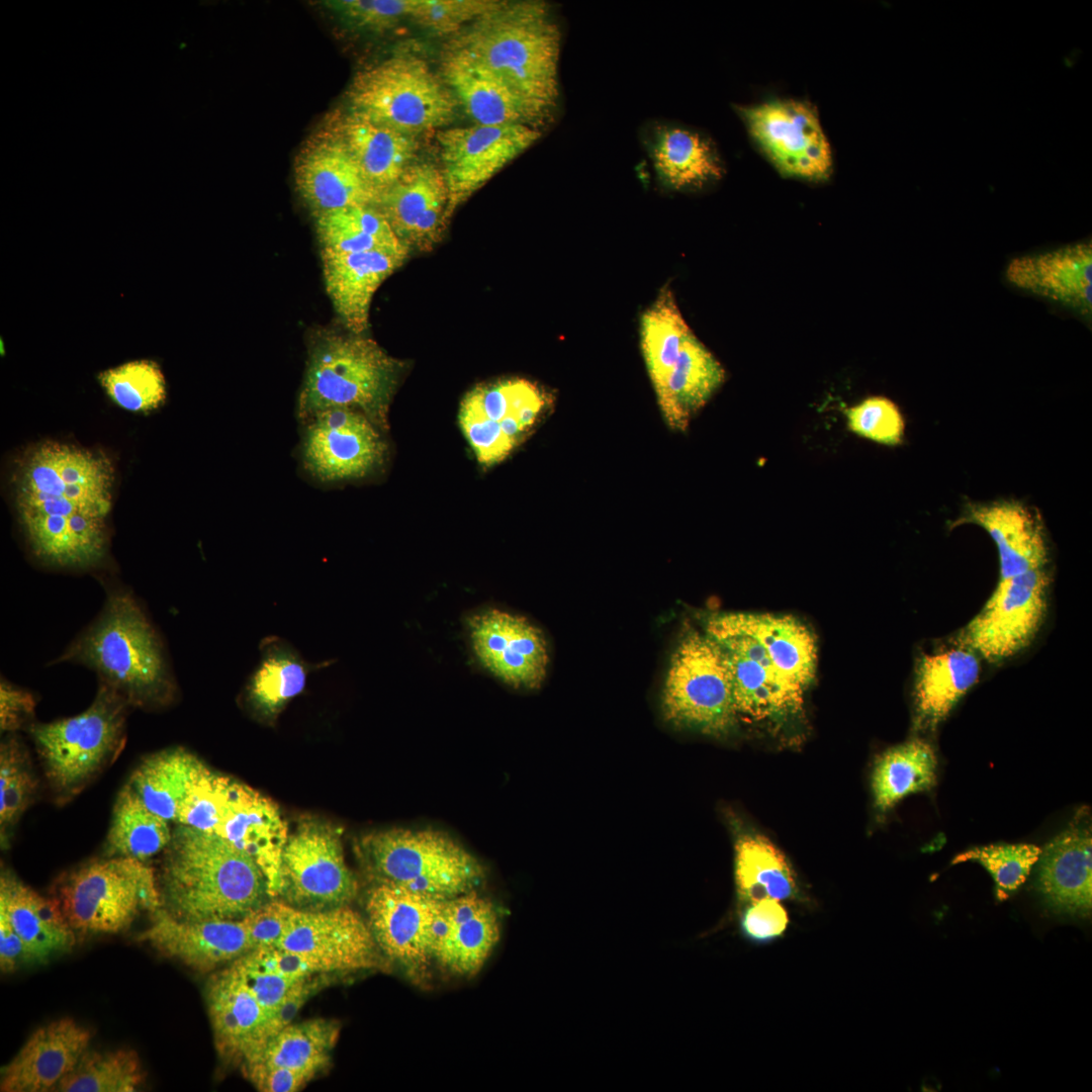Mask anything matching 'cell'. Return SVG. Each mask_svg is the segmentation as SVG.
I'll return each instance as SVG.
<instances>
[{
  "instance_id": "51",
  "label": "cell",
  "mask_w": 1092,
  "mask_h": 1092,
  "mask_svg": "<svg viewBox=\"0 0 1092 1092\" xmlns=\"http://www.w3.org/2000/svg\"><path fill=\"white\" fill-rule=\"evenodd\" d=\"M231 779L203 764L188 787L176 822L214 833L228 797Z\"/></svg>"
},
{
  "instance_id": "60",
  "label": "cell",
  "mask_w": 1092,
  "mask_h": 1092,
  "mask_svg": "<svg viewBox=\"0 0 1092 1092\" xmlns=\"http://www.w3.org/2000/svg\"><path fill=\"white\" fill-rule=\"evenodd\" d=\"M243 1072L259 1091L264 1092H294L315 1077L307 1071L262 1065H253Z\"/></svg>"
},
{
  "instance_id": "61",
  "label": "cell",
  "mask_w": 1092,
  "mask_h": 1092,
  "mask_svg": "<svg viewBox=\"0 0 1092 1092\" xmlns=\"http://www.w3.org/2000/svg\"><path fill=\"white\" fill-rule=\"evenodd\" d=\"M336 973H324L313 975L298 981L289 991L284 1001L273 1015L274 1034L286 1025L293 1022L295 1015L304 1003L316 992L333 982Z\"/></svg>"
},
{
  "instance_id": "48",
  "label": "cell",
  "mask_w": 1092,
  "mask_h": 1092,
  "mask_svg": "<svg viewBox=\"0 0 1092 1092\" xmlns=\"http://www.w3.org/2000/svg\"><path fill=\"white\" fill-rule=\"evenodd\" d=\"M38 779L25 743L15 734H6L0 745V842L10 843L12 831L34 802Z\"/></svg>"
},
{
  "instance_id": "21",
  "label": "cell",
  "mask_w": 1092,
  "mask_h": 1092,
  "mask_svg": "<svg viewBox=\"0 0 1092 1092\" xmlns=\"http://www.w3.org/2000/svg\"><path fill=\"white\" fill-rule=\"evenodd\" d=\"M206 1003L218 1056L244 1071L260 1058L274 1034L273 1014L256 999L233 963L210 976Z\"/></svg>"
},
{
  "instance_id": "17",
  "label": "cell",
  "mask_w": 1092,
  "mask_h": 1092,
  "mask_svg": "<svg viewBox=\"0 0 1092 1092\" xmlns=\"http://www.w3.org/2000/svg\"><path fill=\"white\" fill-rule=\"evenodd\" d=\"M706 633L724 651L737 717L780 725L802 712L806 689L781 674L754 639L710 624Z\"/></svg>"
},
{
  "instance_id": "1",
  "label": "cell",
  "mask_w": 1092,
  "mask_h": 1092,
  "mask_svg": "<svg viewBox=\"0 0 1092 1092\" xmlns=\"http://www.w3.org/2000/svg\"><path fill=\"white\" fill-rule=\"evenodd\" d=\"M13 481L17 517L38 559L88 567L103 558L114 484L106 455L44 441L20 456Z\"/></svg>"
},
{
  "instance_id": "56",
  "label": "cell",
  "mask_w": 1092,
  "mask_h": 1092,
  "mask_svg": "<svg viewBox=\"0 0 1092 1092\" xmlns=\"http://www.w3.org/2000/svg\"><path fill=\"white\" fill-rule=\"evenodd\" d=\"M240 960L247 966L275 972L295 980L332 973L325 965L312 958L280 947L255 948Z\"/></svg>"
},
{
  "instance_id": "50",
  "label": "cell",
  "mask_w": 1092,
  "mask_h": 1092,
  "mask_svg": "<svg viewBox=\"0 0 1092 1092\" xmlns=\"http://www.w3.org/2000/svg\"><path fill=\"white\" fill-rule=\"evenodd\" d=\"M1040 853L1033 844H991L958 854L951 863L980 862L995 881L998 901H1004L1026 881Z\"/></svg>"
},
{
  "instance_id": "19",
  "label": "cell",
  "mask_w": 1092,
  "mask_h": 1092,
  "mask_svg": "<svg viewBox=\"0 0 1092 1092\" xmlns=\"http://www.w3.org/2000/svg\"><path fill=\"white\" fill-rule=\"evenodd\" d=\"M472 651L493 676L516 689H537L546 677L549 654L542 631L525 617L499 609L467 621Z\"/></svg>"
},
{
  "instance_id": "18",
  "label": "cell",
  "mask_w": 1092,
  "mask_h": 1092,
  "mask_svg": "<svg viewBox=\"0 0 1092 1092\" xmlns=\"http://www.w3.org/2000/svg\"><path fill=\"white\" fill-rule=\"evenodd\" d=\"M444 902L403 887L375 884L366 911L380 951L411 971L425 970L433 961Z\"/></svg>"
},
{
  "instance_id": "34",
  "label": "cell",
  "mask_w": 1092,
  "mask_h": 1092,
  "mask_svg": "<svg viewBox=\"0 0 1092 1092\" xmlns=\"http://www.w3.org/2000/svg\"><path fill=\"white\" fill-rule=\"evenodd\" d=\"M708 624L750 636L781 674L805 689L812 682L817 665L816 639L795 617L727 613L714 616Z\"/></svg>"
},
{
  "instance_id": "41",
  "label": "cell",
  "mask_w": 1092,
  "mask_h": 1092,
  "mask_svg": "<svg viewBox=\"0 0 1092 1092\" xmlns=\"http://www.w3.org/2000/svg\"><path fill=\"white\" fill-rule=\"evenodd\" d=\"M937 758L933 747L913 739L877 757L872 774L874 803L885 814L904 797L935 785Z\"/></svg>"
},
{
  "instance_id": "5",
  "label": "cell",
  "mask_w": 1092,
  "mask_h": 1092,
  "mask_svg": "<svg viewBox=\"0 0 1092 1092\" xmlns=\"http://www.w3.org/2000/svg\"><path fill=\"white\" fill-rule=\"evenodd\" d=\"M401 371L402 363L374 340L321 331L308 347L297 417L304 421L325 410L349 407L385 432Z\"/></svg>"
},
{
  "instance_id": "37",
  "label": "cell",
  "mask_w": 1092,
  "mask_h": 1092,
  "mask_svg": "<svg viewBox=\"0 0 1092 1092\" xmlns=\"http://www.w3.org/2000/svg\"><path fill=\"white\" fill-rule=\"evenodd\" d=\"M260 659L244 688L252 712L272 720L306 686L308 674L331 665V660L308 662L286 639L270 635L259 644Z\"/></svg>"
},
{
  "instance_id": "7",
  "label": "cell",
  "mask_w": 1092,
  "mask_h": 1092,
  "mask_svg": "<svg viewBox=\"0 0 1092 1092\" xmlns=\"http://www.w3.org/2000/svg\"><path fill=\"white\" fill-rule=\"evenodd\" d=\"M52 897L77 936L121 932L143 913L162 908L155 870L123 856L92 860L64 874Z\"/></svg>"
},
{
  "instance_id": "16",
  "label": "cell",
  "mask_w": 1092,
  "mask_h": 1092,
  "mask_svg": "<svg viewBox=\"0 0 1092 1092\" xmlns=\"http://www.w3.org/2000/svg\"><path fill=\"white\" fill-rule=\"evenodd\" d=\"M541 130L523 124L450 127L437 131L449 202L447 219L455 209L507 164L530 148Z\"/></svg>"
},
{
  "instance_id": "27",
  "label": "cell",
  "mask_w": 1092,
  "mask_h": 1092,
  "mask_svg": "<svg viewBox=\"0 0 1092 1092\" xmlns=\"http://www.w3.org/2000/svg\"><path fill=\"white\" fill-rule=\"evenodd\" d=\"M1036 886L1056 914L1088 917L1092 907L1091 828L1079 812L1039 855Z\"/></svg>"
},
{
  "instance_id": "32",
  "label": "cell",
  "mask_w": 1092,
  "mask_h": 1092,
  "mask_svg": "<svg viewBox=\"0 0 1092 1092\" xmlns=\"http://www.w3.org/2000/svg\"><path fill=\"white\" fill-rule=\"evenodd\" d=\"M1006 278L1018 288L1091 314V242L1016 257L1007 266Z\"/></svg>"
},
{
  "instance_id": "29",
  "label": "cell",
  "mask_w": 1092,
  "mask_h": 1092,
  "mask_svg": "<svg viewBox=\"0 0 1092 1092\" xmlns=\"http://www.w3.org/2000/svg\"><path fill=\"white\" fill-rule=\"evenodd\" d=\"M500 935L493 905L475 890L445 900L433 961L452 975H475Z\"/></svg>"
},
{
  "instance_id": "39",
  "label": "cell",
  "mask_w": 1092,
  "mask_h": 1092,
  "mask_svg": "<svg viewBox=\"0 0 1092 1092\" xmlns=\"http://www.w3.org/2000/svg\"><path fill=\"white\" fill-rule=\"evenodd\" d=\"M655 171L669 188H696L723 175L720 158L702 134L676 126L656 131L650 148Z\"/></svg>"
},
{
  "instance_id": "55",
  "label": "cell",
  "mask_w": 1092,
  "mask_h": 1092,
  "mask_svg": "<svg viewBox=\"0 0 1092 1092\" xmlns=\"http://www.w3.org/2000/svg\"><path fill=\"white\" fill-rule=\"evenodd\" d=\"M789 915L779 900L764 898L747 904L740 919L743 936L754 943H769L784 935Z\"/></svg>"
},
{
  "instance_id": "53",
  "label": "cell",
  "mask_w": 1092,
  "mask_h": 1092,
  "mask_svg": "<svg viewBox=\"0 0 1092 1092\" xmlns=\"http://www.w3.org/2000/svg\"><path fill=\"white\" fill-rule=\"evenodd\" d=\"M849 429L856 435L886 446L903 441L905 422L891 399L871 396L846 412Z\"/></svg>"
},
{
  "instance_id": "10",
  "label": "cell",
  "mask_w": 1092,
  "mask_h": 1092,
  "mask_svg": "<svg viewBox=\"0 0 1092 1092\" xmlns=\"http://www.w3.org/2000/svg\"><path fill=\"white\" fill-rule=\"evenodd\" d=\"M664 719L674 727L725 736L735 727L730 673L723 649L707 633L690 632L670 658L662 693Z\"/></svg>"
},
{
  "instance_id": "23",
  "label": "cell",
  "mask_w": 1092,
  "mask_h": 1092,
  "mask_svg": "<svg viewBox=\"0 0 1092 1092\" xmlns=\"http://www.w3.org/2000/svg\"><path fill=\"white\" fill-rule=\"evenodd\" d=\"M449 193L442 169L415 162L380 193L376 207L410 251H429L446 225Z\"/></svg>"
},
{
  "instance_id": "2",
  "label": "cell",
  "mask_w": 1092,
  "mask_h": 1092,
  "mask_svg": "<svg viewBox=\"0 0 1092 1092\" xmlns=\"http://www.w3.org/2000/svg\"><path fill=\"white\" fill-rule=\"evenodd\" d=\"M162 908L188 921L236 920L270 898L256 860L226 839L179 824L158 876Z\"/></svg>"
},
{
  "instance_id": "8",
  "label": "cell",
  "mask_w": 1092,
  "mask_h": 1092,
  "mask_svg": "<svg viewBox=\"0 0 1092 1092\" xmlns=\"http://www.w3.org/2000/svg\"><path fill=\"white\" fill-rule=\"evenodd\" d=\"M363 862L376 884H390L439 899L475 890L483 866L462 845L431 829L370 833L360 844Z\"/></svg>"
},
{
  "instance_id": "13",
  "label": "cell",
  "mask_w": 1092,
  "mask_h": 1092,
  "mask_svg": "<svg viewBox=\"0 0 1092 1092\" xmlns=\"http://www.w3.org/2000/svg\"><path fill=\"white\" fill-rule=\"evenodd\" d=\"M738 111L753 141L782 174L811 181L830 176L831 148L810 103L771 99Z\"/></svg>"
},
{
  "instance_id": "45",
  "label": "cell",
  "mask_w": 1092,
  "mask_h": 1092,
  "mask_svg": "<svg viewBox=\"0 0 1092 1092\" xmlns=\"http://www.w3.org/2000/svg\"><path fill=\"white\" fill-rule=\"evenodd\" d=\"M339 1034L340 1024L333 1019L291 1022L268 1039L260 1058L249 1067H283L316 1076L330 1065Z\"/></svg>"
},
{
  "instance_id": "3",
  "label": "cell",
  "mask_w": 1092,
  "mask_h": 1092,
  "mask_svg": "<svg viewBox=\"0 0 1092 1092\" xmlns=\"http://www.w3.org/2000/svg\"><path fill=\"white\" fill-rule=\"evenodd\" d=\"M83 664L130 707L156 710L177 693L162 640L135 599L111 592L100 615L56 662Z\"/></svg>"
},
{
  "instance_id": "12",
  "label": "cell",
  "mask_w": 1092,
  "mask_h": 1092,
  "mask_svg": "<svg viewBox=\"0 0 1092 1092\" xmlns=\"http://www.w3.org/2000/svg\"><path fill=\"white\" fill-rule=\"evenodd\" d=\"M1050 584L1045 567L999 579L982 610L962 630L961 645L992 663L1028 647L1044 622Z\"/></svg>"
},
{
  "instance_id": "33",
  "label": "cell",
  "mask_w": 1092,
  "mask_h": 1092,
  "mask_svg": "<svg viewBox=\"0 0 1092 1092\" xmlns=\"http://www.w3.org/2000/svg\"><path fill=\"white\" fill-rule=\"evenodd\" d=\"M0 914L22 939L27 964L44 963L77 942L56 899L41 896L6 869L0 877Z\"/></svg>"
},
{
  "instance_id": "31",
  "label": "cell",
  "mask_w": 1092,
  "mask_h": 1092,
  "mask_svg": "<svg viewBox=\"0 0 1092 1092\" xmlns=\"http://www.w3.org/2000/svg\"><path fill=\"white\" fill-rule=\"evenodd\" d=\"M407 256L385 251H321L326 290L336 313L350 333L363 335L367 330L375 292Z\"/></svg>"
},
{
  "instance_id": "26",
  "label": "cell",
  "mask_w": 1092,
  "mask_h": 1092,
  "mask_svg": "<svg viewBox=\"0 0 1092 1092\" xmlns=\"http://www.w3.org/2000/svg\"><path fill=\"white\" fill-rule=\"evenodd\" d=\"M213 834L252 856L266 877L270 898L278 897L281 858L289 835L287 823L275 803L231 779Z\"/></svg>"
},
{
  "instance_id": "49",
  "label": "cell",
  "mask_w": 1092,
  "mask_h": 1092,
  "mask_svg": "<svg viewBox=\"0 0 1092 1092\" xmlns=\"http://www.w3.org/2000/svg\"><path fill=\"white\" fill-rule=\"evenodd\" d=\"M98 379L111 399L126 411L151 412L166 400V380L153 360L123 363L100 372Z\"/></svg>"
},
{
  "instance_id": "36",
  "label": "cell",
  "mask_w": 1092,
  "mask_h": 1092,
  "mask_svg": "<svg viewBox=\"0 0 1092 1092\" xmlns=\"http://www.w3.org/2000/svg\"><path fill=\"white\" fill-rule=\"evenodd\" d=\"M977 653L965 646L922 655L914 682L915 727L934 731L979 680Z\"/></svg>"
},
{
  "instance_id": "46",
  "label": "cell",
  "mask_w": 1092,
  "mask_h": 1092,
  "mask_svg": "<svg viewBox=\"0 0 1092 1092\" xmlns=\"http://www.w3.org/2000/svg\"><path fill=\"white\" fill-rule=\"evenodd\" d=\"M691 333L672 291L662 289L640 320L641 351L655 393L663 386Z\"/></svg>"
},
{
  "instance_id": "57",
  "label": "cell",
  "mask_w": 1092,
  "mask_h": 1092,
  "mask_svg": "<svg viewBox=\"0 0 1092 1092\" xmlns=\"http://www.w3.org/2000/svg\"><path fill=\"white\" fill-rule=\"evenodd\" d=\"M294 907L273 900L253 910L242 921L255 948L275 947L286 932Z\"/></svg>"
},
{
  "instance_id": "40",
  "label": "cell",
  "mask_w": 1092,
  "mask_h": 1092,
  "mask_svg": "<svg viewBox=\"0 0 1092 1092\" xmlns=\"http://www.w3.org/2000/svg\"><path fill=\"white\" fill-rule=\"evenodd\" d=\"M735 883L746 904L769 898L794 899L799 889L794 871L783 852L759 834L743 833L735 842Z\"/></svg>"
},
{
  "instance_id": "22",
  "label": "cell",
  "mask_w": 1092,
  "mask_h": 1092,
  "mask_svg": "<svg viewBox=\"0 0 1092 1092\" xmlns=\"http://www.w3.org/2000/svg\"><path fill=\"white\" fill-rule=\"evenodd\" d=\"M294 181L314 215L349 206H376L379 199V193L329 126L311 136L298 153Z\"/></svg>"
},
{
  "instance_id": "25",
  "label": "cell",
  "mask_w": 1092,
  "mask_h": 1092,
  "mask_svg": "<svg viewBox=\"0 0 1092 1092\" xmlns=\"http://www.w3.org/2000/svg\"><path fill=\"white\" fill-rule=\"evenodd\" d=\"M441 77L467 115L482 125L523 124L539 128L552 109L514 90L502 78L468 57L444 50Z\"/></svg>"
},
{
  "instance_id": "30",
  "label": "cell",
  "mask_w": 1092,
  "mask_h": 1092,
  "mask_svg": "<svg viewBox=\"0 0 1092 1092\" xmlns=\"http://www.w3.org/2000/svg\"><path fill=\"white\" fill-rule=\"evenodd\" d=\"M983 528L994 541L1004 579L1029 570L1044 568L1049 547L1039 515L1017 500L969 503L954 523Z\"/></svg>"
},
{
  "instance_id": "62",
  "label": "cell",
  "mask_w": 1092,
  "mask_h": 1092,
  "mask_svg": "<svg viewBox=\"0 0 1092 1092\" xmlns=\"http://www.w3.org/2000/svg\"><path fill=\"white\" fill-rule=\"evenodd\" d=\"M23 964H27L23 941L8 919L0 914V969L2 973H11Z\"/></svg>"
},
{
  "instance_id": "54",
  "label": "cell",
  "mask_w": 1092,
  "mask_h": 1092,
  "mask_svg": "<svg viewBox=\"0 0 1092 1092\" xmlns=\"http://www.w3.org/2000/svg\"><path fill=\"white\" fill-rule=\"evenodd\" d=\"M322 4L355 28L381 31L411 19L416 0H335Z\"/></svg>"
},
{
  "instance_id": "20",
  "label": "cell",
  "mask_w": 1092,
  "mask_h": 1092,
  "mask_svg": "<svg viewBox=\"0 0 1092 1092\" xmlns=\"http://www.w3.org/2000/svg\"><path fill=\"white\" fill-rule=\"evenodd\" d=\"M275 947L305 954L337 974L379 967L381 959L368 922L348 905L317 911L294 908Z\"/></svg>"
},
{
  "instance_id": "43",
  "label": "cell",
  "mask_w": 1092,
  "mask_h": 1092,
  "mask_svg": "<svg viewBox=\"0 0 1092 1092\" xmlns=\"http://www.w3.org/2000/svg\"><path fill=\"white\" fill-rule=\"evenodd\" d=\"M321 251L361 253L385 251L410 254L376 206H349L314 215Z\"/></svg>"
},
{
  "instance_id": "59",
  "label": "cell",
  "mask_w": 1092,
  "mask_h": 1092,
  "mask_svg": "<svg viewBox=\"0 0 1092 1092\" xmlns=\"http://www.w3.org/2000/svg\"><path fill=\"white\" fill-rule=\"evenodd\" d=\"M36 701L26 690L17 688L6 679L0 685V729L5 734L15 733L32 724Z\"/></svg>"
},
{
  "instance_id": "11",
  "label": "cell",
  "mask_w": 1092,
  "mask_h": 1092,
  "mask_svg": "<svg viewBox=\"0 0 1092 1092\" xmlns=\"http://www.w3.org/2000/svg\"><path fill=\"white\" fill-rule=\"evenodd\" d=\"M358 893L340 834L320 822H303L288 836L280 866L278 897L299 910L347 906Z\"/></svg>"
},
{
  "instance_id": "9",
  "label": "cell",
  "mask_w": 1092,
  "mask_h": 1092,
  "mask_svg": "<svg viewBox=\"0 0 1092 1092\" xmlns=\"http://www.w3.org/2000/svg\"><path fill=\"white\" fill-rule=\"evenodd\" d=\"M347 99L350 111L413 136L450 124L457 107L441 75L405 53L358 72Z\"/></svg>"
},
{
  "instance_id": "24",
  "label": "cell",
  "mask_w": 1092,
  "mask_h": 1092,
  "mask_svg": "<svg viewBox=\"0 0 1092 1092\" xmlns=\"http://www.w3.org/2000/svg\"><path fill=\"white\" fill-rule=\"evenodd\" d=\"M151 916L138 940L197 972L219 970L254 949L242 919L180 920L163 908Z\"/></svg>"
},
{
  "instance_id": "42",
  "label": "cell",
  "mask_w": 1092,
  "mask_h": 1092,
  "mask_svg": "<svg viewBox=\"0 0 1092 1092\" xmlns=\"http://www.w3.org/2000/svg\"><path fill=\"white\" fill-rule=\"evenodd\" d=\"M203 764L184 748L164 749L147 756L128 784L151 811L176 822L188 787Z\"/></svg>"
},
{
  "instance_id": "15",
  "label": "cell",
  "mask_w": 1092,
  "mask_h": 1092,
  "mask_svg": "<svg viewBox=\"0 0 1092 1092\" xmlns=\"http://www.w3.org/2000/svg\"><path fill=\"white\" fill-rule=\"evenodd\" d=\"M300 455L305 470L322 482L364 477L384 460L387 445L364 414L349 407L318 412L306 420Z\"/></svg>"
},
{
  "instance_id": "28",
  "label": "cell",
  "mask_w": 1092,
  "mask_h": 1092,
  "mask_svg": "<svg viewBox=\"0 0 1092 1092\" xmlns=\"http://www.w3.org/2000/svg\"><path fill=\"white\" fill-rule=\"evenodd\" d=\"M90 1031L65 1017L37 1028L1 1069L2 1092L54 1091L87 1051Z\"/></svg>"
},
{
  "instance_id": "6",
  "label": "cell",
  "mask_w": 1092,
  "mask_h": 1092,
  "mask_svg": "<svg viewBox=\"0 0 1092 1092\" xmlns=\"http://www.w3.org/2000/svg\"><path fill=\"white\" fill-rule=\"evenodd\" d=\"M129 707L121 695L100 682L82 713L27 728L57 804L73 800L117 758L125 743Z\"/></svg>"
},
{
  "instance_id": "14",
  "label": "cell",
  "mask_w": 1092,
  "mask_h": 1092,
  "mask_svg": "<svg viewBox=\"0 0 1092 1092\" xmlns=\"http://www.w3.org/2000/svg\"><path fill=\"white\" fill-rule=\"evenodd\" d=\"M546 404L545 394L523 378L477 385L462 398L458 420L483 466L504 460L533 428Z\"/></svg>"
},
{
  "instance_id": "52",
  "label": "cell",
  "mask_w": 1092,
  "mask_h": 1092,
  "mask_svg": "<svg viewBox=\"0 0 1092 1092\" xmlns=\"http://www.w3.org/2000/svg\"><path fill=\"white\" fill-rule=\"evenodd\" d=\"M498 0H416L411 20L438 34L453 35L497 8Z\"/></svg>"
},
{
  "instance_id": "44",
  "label": "cell",
  "mask_w": 1092,
  "mask_h": 1092,
  "mask_svg": "<svg viewBox=\"0 0 1092 1092\" xmlns=\"http://www.w3.org/2000/svg\"><path fill=\"white\" fill-rule=\"evenodd\" d=\"M172 834L169 821L151 811L127 783L113 806L105 853L146 861L166 849Z\"/></svg>"
},
{
  "instance_id": "4",
  "label": "cell",
  "mask_w": 1092,
  "mask_h": 1092,
  "mask_svg": "<svg viewBox=\"0 0 1092 1092\" xmlns=\"http://www.w3.org/2000/svg\"><path fill=\"white\" fill-rule=\"evenodd\" d=\"M561 32L542 1H504L451 35L444 50L460 53L524 97L550 109L559 96Z\"/></svg>"
},
{
  "instance_id": "58",
  "label": "cell",
  "mask_w": 1092,
  "mask_h": 1092,
  "mask_svg": "<svg viewBox=\"0 0 1092 1092\" xmlns=\"http://www.w3.org/2000/svg\"><path fill=\"white\" fill-rule=\"evenodd\" d=\"M233 964L256 999L273 1015L291 988L300 981L247 966L240 959Z\"/></svg>"
},
{
  "instance_id": "35",
  "label": "cell",
  "mask_w": 1092,
  "mask_h": 1092,
  "mask_svg": "<svg viewBox=\"0 0 1092 1092\" xmlns=\"http://www.w3.org/2000/svg\"><path fill=\"white\" fill-rule=\"evenodd\" d=\"M345 145L367 182L379 193L415 163L417 136L349 111L328 124Z\"/></svg>"
},
{
  "instance_id": "47",
  "label": "cell",
  "mask_w": 1092,
  "mask_h": 1092,
  "mask_svg": "<svg viewBox=\"0 0 1092 1092\" xmlns=\"http://www.w3.org/2000/svg\"><path fill=\"white\" fill-rule=\"evenodd\" d=\"M145 1071L135 1051H86L76 1067L54 1091L132 1092L145 1081Z\"/></svg>"
},
{
  "instance_id": "38",
  "label": "cell",
  "mask_w": 1092,
  "mask_h": 1092,
  "mask_svg": "<svg viewBox=\"0 0 1092 1092\" xmlns=\"http://www.w3.org/2000/svg\"><path fill=\"white\" fill-rule=\"evenodd\" d=\"M725 371L720 362L691 333L663 386L655 393L667 426L685 431L692 417L722 385Z\"/></svg>"
}]
</instances>
